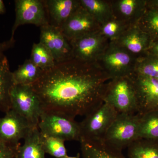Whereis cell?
Returning a JSON list of instances; mask_svg holds the SVG:
<instances>
[{"instance_id": "1", "label": "cell", "mask_w": 158, "mask_h": 158, "mask_svg": "<svg viewBox=\"0 0 158 158\" xmlns=\"http://www.w3.org/2000/svg\"><path fill=\"white\" fill-rule=\"evenodd\" d=\"M93 63L73 59L44 72L31 85L43 110L73 118L85 116L103 102L110 75Z\"/></svg>"}, {"instance_id": "2", "label": "cell", "mask_w": 158, "mask_h": 158, "mask_svg": "<svg viewBox=\"0 0 158 158\" xmlns=\"http://www.w3.org/2000/svg\"><path fill=\"white\" fill-rule=\"evenodd\" d=\"M103 102L111 105L119 114L138 113V97L131 75L112 79L106 88Z\"/></svg>"}, {"instance_id": "3", "label": "cell", "mask_w": 158, "mask_h": 158, "mask_svg": "<svg viewBox=\"0 0 158 158\" xmlns=\"http://www.w3.org/2000/svg\"><path fill=\"white\" fill-rule=\"evenodd\" d=\"M118 114L111 105L103 102L87 113L83 120L79 123L80 141H101Z\"/></svg>"}, {"instance_id": "4", "label": "cell", "mask_w": 158, "mask_h": 158, "mask_svg": "<svg viewBox=\"0 0 158 158\" xmlns=\"http://www.w3.org/2000/svg\"><path fill=\"white\" fill-rule=\"evenodd\" d=\"M139 115L118 114L101 141L109 147L123 152L138 137Z\"/></svg>"}, {"instance_id": "5", "label": "cell", "mask_w": 158, "mask_h": 158, "mask_svg": "<svg viewBox=\"0 0 158 158\" xmlns=\"http://www.w3.org/2000/svg\"><path fill=\"white\" fill-rule=\"evenodd\" d=\"M38 127L42 134L65 141L81 140L80 123L64 113L43 110Z\"/></svg>"}, {"instance_id": "6", "label": "cell", "mask_w": 158, "mask_h": 158, "mask_svg": "<svg viewBox=\"0 0 158 158\" xmlns=\"http://www.w3.org/2000/svg\"><path fill=\"white\" fill-rule=\"evenodd\" d=\"M11 110L33 126L38 127L43 110L39 97L30 85H14L10 93Z\"/></svg>"}, {"instance_id": "7", "label": "cell", "mask_w": 158, "mask_h": 158, "mask_svg": "<svg viewBox=\"0 0 158 158\" xmlns=\"http://www.w3.org/2000/svg\"><path fill=\"white\" fill-rule=\"evenodd\" d=\"M15 19L10 39L14 40L15 31L20 26L33 24L41 27L49 24L44 0H15Z\"/></svg>"}, {"instance_id": "8", "label": "cell", "mask_w": 158, "mask_h": 158, "mask_svg": "<svg viewBox=\"0 0 158 158\" xmlns=\"http://www.w3.org/2000/svg\"><path fill=\"white\" fill-rule=\"evenodd\" d=\"M35 127L14 110H10L0 118V140L10 146L19 147L20 140L24 139Z\"/></svg>"}, {"instance_id": "9", "label": "cell", "mask_w": 158, "mask_h": 158, "mask_svg": "<svg viewBox=\"0 0 158 158\" xmlns=\"http://www.w3.org/2000/svg\"><path fill=\"white\" fill-rule=\"evenodd\" d=\"M40 41L52 55L56 64L73 59L69 41L59 28L50 24L40 27Z\"/></svg>"}, {"instance_id": "10", "label": "cell", "mask_w": 158, "mask_h": 158, "mask_svg": "<svg viewBox=\"0 0 158 158\" xmlns=\"http://www.w3.org/2000/svg\"><path fill=\"white\" fill-rule=\"evenodd\" d=\"M105 38L98 31L71 40L73 59L86 63L95 62L102 50Z\"/></svg>"}, {"instance_id": "11", "label": "cell", "mask_w": 158, "mask_h": 158, "mask_svg": "<svg viewBox=\"0 0 158 158\" xmlns=\"http://www.w3.org/2000/svg\"><path fill=\"white\" fill-rule=\"evenodd\" d=\"M98 24L93 16L81 6L69 18L60 30L70 41L85 34L98 31Z\"/></svg>"}, {"instance_id": "12", "label": "cell", "mask_w": 158, "mask_h": 158, "mask_svg": "<svg viewBox=\"0 0 158 158\" xmlns=\"http://www.w3.org/2000/svg\"><path fill=\"white\" fill-rule=\"evenodd\" d=\"M137 92L138 113L158 110V79L131 75Z\"/></svg>"}, {"instance_id": "13", "label": "cell", "mask_w": 158, "mask_h": 158, "mask_svg": "<svg viewBox=\"0 0 158 158\" xmlns=\"http://www.w3.org/2000/svg\"><path fill=\"white\" fill-rule=\"evenodd\" d=\"M103 57L106 71L112 78L131 75L133 59L130 52L120 47H112Z\"/></svg>"}, {"instance_id": "14", "label": "cell", "mask_w": 158, "mask_h": 158, "mask_svg": "<svg viewBox=\"0 0 158 158\" xmlns=\"http://www.w3.org/2000/svg\"><path fill=\"white\" fill-rule=\"evenodd\" d=\"M49 24L61 28L69 18L81 6L77 0H44Z\"/></svg>"}, {"instance_id": "15", "label": "cell", "mask_w": 158, "mask_h": 158, "mask_svg": "<svg viewBox=\"0 0 158 158\" xmlns=\"http://www.w3.org/2000/svg\"><path fill=\"white\" fill-rule=\"evenodd\" d=\"M12 72L4 54L0 55V110L7 113L11 110L10 93L14 86Z\"/></svg>"}, {"instance_id": "16", "label": "cell", "mask_w": 158, "mask_h": 158, "mask_svg": "<svg viewBox=\"0 0 158 158\" xmlns=\"http://www.w3.org/2000/svg\"><path fill=\"white\" fill-rule=\"evenodd\" d=\"M18 149V158H46L38 127L32 128Z\"/></svg>"}, {"instance_id": "17", "label": "cell", "mask_w": 158, "mask_h": 158, "mask_svg": "<svg viewBox=\"0 0 158 158\" xmlns=\"http://www.w3.org/2000/svg\"><path fill=\"white\" fill-rule=\"evenodd\" d=\"M82 158H127L123 151L109 147L102 141L81 140Z\"/></svg>"}, {"instance_id": "18", "label": "cell", "mask_w": 158, "mask_h": 158, "mask_svg": "<svg viewBox=\"0 0 158 158\" xmlns=\"http://www.w3.org/2000/svg\"><path fill=\"white\" fill-rule=\"evenodd\" d=\"M119 39L121 47L133 54L141 52L148 44V34L139 28H133L124 32Z\"/></svg>"}, {"instance_id": "19", "label": "cell", "mask_w": 158, "mask_h": 158, "mask_svg": "<svg viewBox=\"0 0 158 158\" xmlns=\"http://www.w3.org/2000/svg\"><path fill=\"white\" fill-rule=\"evenodd\" d=\"M44 72L35 65L31 59H26L23 64L12 72L14 85H33L41 77Z\"/></svg>"}, {"instance_id": "20", "label": "cell", "mask_w": 158, "mask_h": 158, "mask_svg": "<svg viewBox=\"0 0 158 158\" xmlns=\"http://www.w3.org/2000/svg\"><path fill=\"white\" fill-rule=\"evenodd\" d=\"M138 114L139 138L158 141V110Z\"/></svg>"}, {"instance_id": "21", "label": "cell", "mask_w": 158, "mask_h": 158, "mask_svg": "<svg viewBox=\"0 0 158 158\" xmlns=\"http://www.w3.org/2000/svg\"><path fill=\"white\" fill-rule=\"evenodd\" d=\"M127 149V158H158V141L139 138Z\"/></svg>"}, {"instance_id": "22", "label": "cell", "mask_w": 158, "mask_h": 158, "mask_svg": "<svg viewBox=\"0 0 158 158\" xmlns=\"http://www.w3.org/2000/svg\"><path fill=\"white\" fill-rule=\"evenodd\" d=\"M81 6L102 24L113 19L110 6L101 0H81Z\"/></svg>"}, {"instance_id": "23", "label": "cell", "mask_w": 158, "mask_h": 158, "mask_svg": "<svg viewBox=\"0 0 158 158\" xmlns=\"http://www.w3.org/2000/svg\"><path fill=\"white\" fill-rule=\"evenodd\" d=\"M30 59L35 65L44 71L52 68L56 65L50 52L40 42L33 44Z\"/></svg>"}, {"instance_id": "24", "label": "cell", "mask_w": 158, "mask_h": 158, "mask_svg": "<svg viewBox=\"0 0 158 158\" xmlns=\"http://www.w3.org/2000/svg\"><path fill=\"white\" fill-rule=\"evenodd\" d=\"M40 138L45 153L48 154L56 158H64L68 155L65 141L41 133Z\"/></svg>"}, {"instance_id": "25", "label": "cell", "mask_w": 158, "mask_h": 158, "mask_svg": "<svg viewBox=\"0 0 158 158\" xmlns=\"http://www.w3.org/2000/svg\"><path fill=\"white\" fill-rule=\"evenodd\" d=\"M124 27L121 22L113 19L102 24L101 34L111 40L119 39L124 33Z\"/></svg>"}, {"instance_id": "26", "label": "cell", "mask_w": 158, "mask_h": 158, "mask_svg": "<svg viewBox=\"0 0 158 158\" xmlns=\"http://www.w3.org/2000/svg\"><path fill=\"white\" fill-rule=\"evenodd\" d=\"M135 75L158 79V58L146 59L141 62L136 69Z\"/></svg>"}, {"instance_id": "27", "label": "cell", "mask_w": 158, "mask_h": 158, "mask_svg": "<svg viewBox=\"0 0 158 158\" xmlns=\"http://www.w3.org/2000/svg\"><path fill=\"white\" fill-rule=\"evenodd\" d=\"M142 3L138 0H120L117 2V10L123 17L130 18L138 13Z\"/></svg>"}, {"instance_id": "28", "label": "cell", "mask_w": 158, "mask_h": 158, "mask_svg": "<svg viewBox=\"0 0 158 158\" xmlns=\"http://www.w3.org/2000/svg\"><path fill=\"white\" fill-rule=\"evenodd\" d=\"M144 24L148 32L158 36V10L153 9L148 12L144 19Z\"/></svg>"}, {"instance_id": "29", "label": "cell", "mask_w": 158, "mask_h": 158, "mask_svg": "<svg viewBox=\"0 0 158 158\" xmlns=\"http://www.w3.org/2000/svg\"><path fill=\"white\" fill-rule=\"evenodd\" d=\"M19 147L10 146L0 140V158H11L17 153Z\"/></svg>"}, {"instance_id": "30", "label": "cell", "mask_w": 158, "mask_h": 158, "mask_svg": "<svg viewBox=\"0 0 158 158\" xmlns=\"http://www.w3.org/2000/svg\"><path fill=\"white\" fill-rule=\"evenodd\" d=\"M15 40L9 39V40L0 42V55L3 54L5 51L13 47L14 45Z\"/></svg>"}, {"instance_id": "31", "label": "cell", "mask_w": 158, "mask_h": 158, "mask_svg": "<svg viewBox=\"0 0 158 158\" xmlns=\"http://www.w3.org/2000/svg\"><path fill=\"white\" fill-rule=\"evenodd\" d=\"M152 52L157 58H158V41L153 45L152 48Z\"/></svg>"}, {"instance_id": "32", "label": "cell", "mask_w": 158, "mask_h": 158, "mask_svg": "<svg viewBox=\"0 0 158 158\" xmlns=\"http://www.w3.org/2000/svg\"><path fill=\"white\" fill-rule=\"evenodd\" d=\"M6 9L2 0H0V14H3L6 12Z\"/></svg>"}, {"instance_id": "33", "label": "cell", "mask_w": 158, "mask_h": 158, "mask_svg": "<svg viewBox=\"0 0 158 158\" xmlns=\"http://www.w3.org/2000/svg\"><path fill=\"white\" fill-rule=\"evenodd\" d=\"M152 6L155 8L154 9L158 10V0L152 1Z\"/></svg>"}, {"instance_id": "34", "label": "cell", "mask_w": 158, "mask_h": 158, "mask_svg": "<svg viewBox=\"0 0 158 158\" xmlns=\"http://www.w3.org/2000/svg\"><path fill=\"white\" fill-rule=\"evenodd\" d=\"M64 158H82V157H81L80 154L78 153L77 156H71L67 155Z\"/></svg>"}, {"instance_id": "35", "label": "cell", "mask_w": 158, "mask_h": 158, "mask_svg": "<svg viewBox=\"0 0 158 158\" xmlns=\"http://www.w3.org/2000/svg\"><path fill=\"white\" fill-rule=\"evenodd\" d=\"M11 158H18L17 156V153H16V154L15 155L13 156L12 157H11Z\"/></svg>"}]
</instances>
